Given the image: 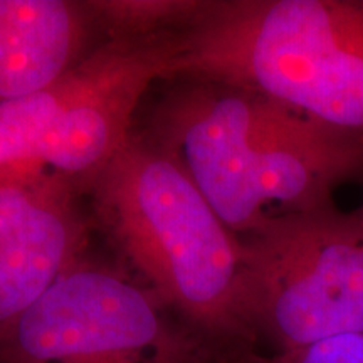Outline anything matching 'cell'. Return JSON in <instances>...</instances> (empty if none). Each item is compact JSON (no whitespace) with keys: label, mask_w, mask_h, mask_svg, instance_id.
I'll use <instances>...</instances> for the list:
<instances>
[{"label":"cell","mask_w":363,"mask_h":363,"mask_svg":"<svg viewBox=\"0 0 363 363\" xmlns=\"http://www.w3.org/2000/svg\"><path fill=\"white\" fill-rule=\"evenodd\" d=\"M140 130L239 238L335 202L362 179L363 143L257 91L177 79Z\"/></svg>","instance_id":"1"},{"label":"cell","mask_w":363,"mask_h":363,"mask_svg":"<svg viewBox=\"0 0 363 363\" xmlns=\"http://www.w3.org/2000/svg\"><path fill=\"white\" fill-rule=\"evenodd\" d=\"M84 192L121 266L225 363L259 352L242 316L240 238L170 157L133 130Z\"/></svg>","instance_id":"2"},{"label":"cell","mask_w":363,"mask_h":363,"mask_svg":"<svg viewBox=\"0 0 363 363\" xmlns=\"http://www.w3.org/2000/svg\"><path fill=\"white\" fill-rule=\"evenodd\" d=\"M170 79L257 91L363 143V0H202Z\"/></svg>","instance_id":"3"},{"label":"cell","mask_w":363,"mask_h":363,"mask_svg":"<svg viewBox=\"0 0 363 363\" xmlns=\"http://www.w3.org/2000/svg\"><path fill=\"white\" fill-rule=\"evenodd\" d=\"M242 316L266 353L363 333V212L337 203L240 238Z\"/></svg>","instance_id":"4"},{"label":"cell","mask_w":363,"mask_h":363,"mask_svg":"<svg viewBox=\"0 0 363 363\" xmlns=\"http://www.w3.org/2000/svg\"><path fill=\"white\" fill-rule=\"evenodd\" d=\"M0 363H225L121 264L83 256L0 331Z\"/></svg>","instance_id":"5"},{"label":"cell","mask_w":363,"mask_h":363,"mask_svg":"<svg viewBox=\"0 0 363 363\" xmlns=\"http://www.w3.org/2000/svg\"><path fill=\"white\" fill-rule=\"evenodd\" d=\"M83 189L51 170L0 182V331L86 256Z\"/></svg>","instance_id":"6"},{"label":"cell","mask_w":363,"mask_h":363,"mask_svg":"<svg viewBox=\"0 0 363 363\" xmlns=\"http://www.w3.org/2000/svg\"><path fill=\"white\" fill-rule=\"evenodd\" d=\"M86 2L0 0V104L39 93L79 65L89 26Z\"/></svg>","instance_id":"7"},{"label":"cell","mask_w":363,"mask_h":363,"mask_svg":"<svg viewBox=\"0 0 363 363\" xmlns=\"http://www.w3.org/2000/svg\"><path fill=\"white\" fill-rule=\"evenodd\" d=\"M88 78V56L57 83L0 104V182L49 170L54 131Z\"/></svg>","instance_id":"8"},{"label":"cell","mask_w":363,"mask_h":363,"mask_svg":"<svg viewBox=\"0 0 363 363\" xmlns=\"http://www.w3.org/2000/svg\"><path fill=\"white\" fill-rule=\"evenodd\" d=\"M201 4L202 0H91L86 7L108 39H135L180 30Z\"/></svg>","instance_id":"9"},{"label":"cell","mask_w":363,"mask_h":363,"mask_svg":"<svg viewBox=\"0 0 363 363\" xmlns=\"http://www.w3.org/2000/svg\"><path fill=\"white\" fill-rule=\"evenodd\" d=\"M229 363H363V333L338 335L286 352H252Z\"/></svg>","instance_id":"10"},{"label":"cell","mask_w":363,"mask_h":363,"mask_svg":"<svg viewBox=\"0 0 363 363\" xmlns=\"http://www.w3.org/2000/svg\"><path fill=\"white\" fill-rule=\"evenodd\" d=\"M362 180H363V174H362ZM360 208H362V212H363V206Z\"/></svg>","instance_id":"11"}]
</instances>
